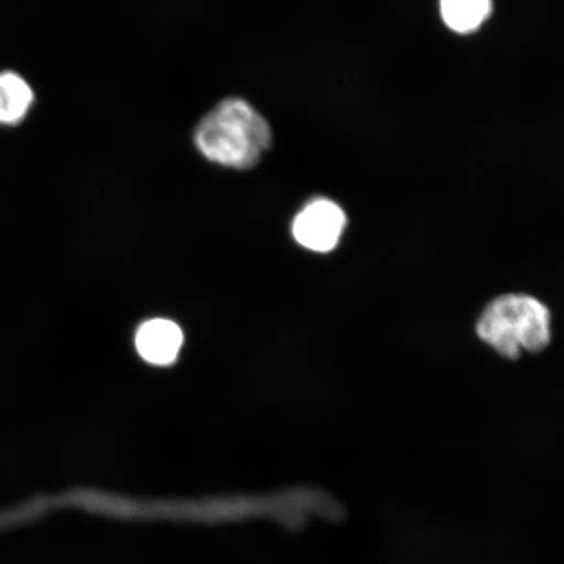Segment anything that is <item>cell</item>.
I'll list each match as a JSON object with an SVG mask.
<instances>
[{
    "instance_id": "6da1fadb",
    "label": "cell",
    "mask_w": 564,
    "mask_h": 564,
    "mask_svg": "<svg viewBox=\"0 0 564 564\" xmlns=\"http://www.w3.org/2000/svg\"><path fill=\"white\" fill-rule=\"evenodd\" d=\"M271 141L270 124L242 98L218 104L195 131V144L204 158L239 171L256 166Z\"/></svg>"
},
{
    "instance_id": "7a4b0ae2",
    "label": "cell",
    "mask_w": 564,
    "mask_h": 564,
    "mask_svg": "<svg viewBox=\"0 0 564 564\" xmlns=\"http://www.w3.org/2000/svg\"><path fill=\"white\" fill-rule=\"evenodd\" d=\"M481 340L498 355L517 359L521 351L540 352L552 340V314L527 294H505L485 307L476 326Z\"/></svg>"
},
{
    "instance_id": "3957f363",
    "label": "cell",
    "mask_w": 564,
    "mask_h": 564,
    "mask_svg": "<svg viewBox=\"0 0 564 564\" xmlns=\"http://www.w3.org/2000/svg\"><path fill=\"white\" fill-rule=\"evenodd\" d=\"M347 227V216L333 200L310 202L295 216L292 232L295 241L316 252L334 250Z\"/></svg>"
},
{
    "instance_id": "277c9868",
    "label": "cell",
    "mask_w": 564,
    "mask_h": 564,
    "mask_svg": "<svg viewBox=\"0 0 564 564\" xmlns=\"http://www.w3.org/2000/svg\"><path fill=\"white\" fill-rule=\"evenodd\" d=\"M137 348L145 361L171 365L178 357L183 344L182 330L174 322L153 319L138 329Z\"/></svg>"
},
{
    "instance_id": "5b68a950",
    "label": "cell",
    "mask_w": 564,
    "mask_h": 564,
    "mask_svg": "<svg viewBox=\"0 0 564 564\" xmlns=\"http://www.w3.org/2000/svg\"><path fill=\"white\" fill-rule=\"evenodd\" d=\"M34 94L23 76L13 70L0 73V123H17L31 109Z\"/></svg>"
},
{
    "instance_id": "8992f818",
    "label": "cell",
    "mask_w": 564,
    "mask_h": 564,
    "mask_svg": "<svg viewBox=\"0 0 564 564\" xmlns=\"http://www.w3.org/2000/svg\"><path fill=\"white\" fill-rule=\"evenodd\" d=\"M491 9L489 0H443L441 3L444 23L460 33L477 30L489 18Z\"/></svg>"
}]
</instances>
